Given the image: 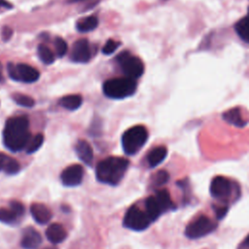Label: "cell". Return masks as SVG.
<instances>
[{
    "label": "cell",
    "mask_w": 249,
    "mask_h": 249,
    "mask_svg": "<svg viewBox=\"0 0 249 249\" xmlns=\"http://www.w3.org/2000/svg\"><path fill=\"white\" fill-rule=\"evenodd\" d=\"M30 141L29 121L25 116L12 117L7 120L3 129V143L12 152L27 147Z\"/></svg>",
    "instance_id": "cell-1"
},
{
    "label": "cell",
    "mask_w": 249,
    "mask_h": 249,
    "mask_svg": "<svg viewBox=\"0 0 249 249\" xmlns=\"http://www.w3.org/2000/svg\"><path fill=\"white\" fill-rule=\"evenodd\" d=\"M128 166V160L121 157H109L98 162L96 178L101 183L117 185L123 179Z\"/></svg>",
    "instance_id": "cell-2"
},
{
    "label": "cell",
    "mask_w": 249,
    "mask_h": 249,
    "mask_svg": "<svg viewBox=\"0 0 249 249\" xmlns=\"http://www.w3.org/2000/svg\"><path fill=\"white\" fill-rule=\"evenodd\" d=\"M104 94L113 99H123L132 95L136 90V82L133 79L114 78L103 84Z\"/></svg>",
    "instance_id": "cell-3"
},
{
    "label": "cell",
    "mask_w": 249,
    "mask_h": 249,
    "mask_svg": "<svg viewBox=\"0 0 249 249\" xmlns=\"http://www.w3.org/2000/svg\"><path fill=\"white\" fill-rule=\"evenodd\" d=\"M174 207L170 195L166 190H160L155 196H149L145 200V211L151 221H155L163 212Z\"/></svg>",
    "instance_id": "cell-4"
},
{
    "label": "cell",
    "mask_w": 249,
    "mask_h": 249,
    "mask_svg": "<svg viewBox=\"0 0 249 249\" xmlns=\"http://www.w3.org/2000/svg\"><path fill=\"white\" fill-rule=\"evenodd\" d=\"M148 131L143 125H135L128 128L122 136V146L126 155L136 154L146 143Z\"/></svg>",
    "instance_id": "cell-5"
},
{
    "label": "cell",
    "mask_w": 249,
    "mask_h": 249,
    "mask_svg": "<svg viewBox=\"0 0 249 249\" xmlns=\"http://www.w3.org/2000/svg\"><path fill=\"white\" fill-rule=\"evenodd\" d=\"M210 194L214 198L222 202H227L233 198L234 196H238L239 189L238 186L229 178L217 176L211 181Z\"/></svg>",
    "instance_id": "cell-6"
},
{
    "label": "cell",
    "mask_w": 249,
    "mask_h": 249,
    "mask_svg": "<svg viewBox=\"0 0 249 249\" xmlns=\"http://www.w3.org/2000/svg\"><path fill=\"white\" fill-rule=\"evenodd\" d=\"M117 61L120 63L124 74L127 78L135 80L141 77L144 72V64L142 60L126 51L121 53L117 56Z\"/></svg>",
    "instance_id": "cell-7"
},
{
    "label": "cell",
    "mask_w": 249,
    "mask_h": 249,
    "mask_svg": "<svg viewBox=\"0 0 249 249\" xmlns=\"http://www.w3.org/2000/svg\"><path fill=\"white\" fill-rule=\"evenodd\" d=\"M217 227V224L209 219L207 216H199L193 220L185 230V234L189 238L195 239L205 236L212 232Z\"/></svg>",
    "instance_id": "cell-8"
},
{
    "label": "cell",
    "mask_w": 249,
    "mask_h": 249,
    "mask_svg": "<svg viewBox=\"0 0 249 249\" xmlns=\"http://www.w3.org/2000/svg\"><path fill=\"white\" fill-rule=\"evenodd\" d=\"M7 70L10 78L15 81L34 83L40 77V73L36 68H33L32 66L25 63L14 64L9 62L7 65Z\"/></svg>",
    "instance_id": "cell-9"
},
{
    "label": "cell",
    "mask_w": 249,
    "mask_h": 249,
    "mask_svg": "<svg viewBox=\"0 0 249 249\" xmlns=\"http://www.w3.org/2000/svg\"><path fill=\"white\" fill-rule=\"evenodd\" d=\"M151 222L146 211L136 205L129 207L124 217V226L133 231H143L149 227Z\"/></svg>",
    "instance_id": "cell-10"
},
{
    "label": "cell",
    "mask_w": 249,
    "mask_h": 249,
    "mask_svg": "<svg viewBox=\"0 0 249 249\" xmlns=\"http://www.w3.org/2000/svg\"><path fill=\"white\" fill-rule=\"evenodd\" d=\"M84 176V169L80 164H72L66 167L60 175L61 182L64 186L75 187L81 184Z\"/></svg>",
    "instance_id": "cell-11"
},
{
    "label": "cell",
    "mask_w": 249,
    "mask_h": 249,
    "mask_svg": "<svg viewBox=\"0 0 249 249\" xmlns=\"http://www.w3.org/2000/svg\"><path fill=\"white\" fill-rule=\"evenodd\" d=\"M71 59L75 62L85 63L90 59V48L87 39H80L73 45Z\"/></svg>",
    "instance_id": "cell-12"
},
{
    "label": "cell",
    "mask_w": 249,
    "mask_h": 249,
    "mask_svg": "<svg viewBox=\"0 0 249 249\" xmlns=\"http://www.w3.org/2000/svg\"><path fill=\"white\" fill-rule=\"evenodd\" d=\"M42 241L41 234L33 228H27L23 231L21 237V246L24 249H35Z\"/></svg>",
    "instance_id": "cell-13"
},
{
    "label": "cell",
    "mask_w": 249,
    "mask_h": 249,
    "mask_svg": "<svg viewBox=\"0 0 249 249\" xmlns=\"http://www.w3.org/2000/svg\"><path fill=\"white\" fill-rule=\"evenodd\" d=\"M75 151L78 158L86 164L90 165L93 160V151L91 146L86 140H79L75 146Z\"/></svg>",
    "instance_id": "cell-14"
},
{
    "label": "cell",
    "mask_w": 249,
    "mask_h": 249,
    "mask_svg": "<svg viewBox=\"0 0 249 249\" xmlns=\"http://www.w3.org/2000/svg\"><path fill=\"white\" fill-rule=\"evenodd\" d=\"M30 213H31L33 219L38 224H47L52 218V213H51L50 209L42 203L31 204Z\"/></svg>",
    "instance_id": "cell-15"
},
{
    "label": "cell",
    "mask_w": 249,
    "mask_h": 249,
    "mask_svg": "<svg viewBox=\"0 0 249 249\" xmlns=\"http://www.w3.org/2000/svg\"><path fill=\"white\" fill-rule=\"evenodd\" d=\"M46 236L49 239V241L56 244L62 242L66 238L67 233L60 224L53 223L48 227L46 231Z\"/></svg>",
    "instance_id": "cell-16"
},
{
    "label": "cell",
    "mask_w": 249,
    "mask_h": 249,
    "mask_svg": "<svg viewBox=\"0 0 249 249\" xmlns=\"http://www.w3.org/2000/svg\"><path fill=\"white\" fill-rule=\"evenodd\" d=\"M223 119L227 123L232 124L234 126H237V127H243L247 124L246 121L243 119L239 108H237V107L231 108V109L226 111L223 114Z\"/></svg>",
    "instance_id": "cell-17"
},
{
    "label": "cell",
    "mask_w": 249,
    "mask_h": 249,
    "mask_svg": "<svg viewBox=\"0 0 249 249\" xmlns=\"http://www.w3.org/2000/svg\"><path fill=\"white\" fill-rule=\"evenodd\" d=\"M167 155V149L164 146H158L154 149H152L148 156L147 160L151 167H155L159 165L166 157Z\"/></svg>",
    "instance_id": "cell-18"
},
{
    "label": "cell",
    "mask_w": 249,
    "mask_h": 249,
    "mask_svg": "<svg viewBox=\"0 0 249 249\" xmlns=\"http://www.w3.org/2000/svg\"><path fill=\"white\" fill-rule=\"evenodd\" d=\"M19 170V163L6 154L0 153V171L8 174H15Z\"/></svg>",
    "instance_id": "cell-19"
},
{
    "label": "cell",
    "mask_w": 249,
    "mask_h": 249,
    "mask_svg": "<svg viewBox=\"0 0 249 249\" xmlns=\"http://www.w3.org/2000/svg\"><path fill=\"white\" fill-rule=\"evenodd\" d=\"M234 29L239 38L249 44V8L247 15L235 23Z\"/></svg>",
    "instance_id": "cell-20"
},
{
    "label": "cell",
    "mask_w": 249,
    "mask_h": 249,
    "mask_svg": "<svg viewBox=\"0 0 249 249\" xmlns=\"http://www.w3.org/2000/svg\"><path fill=\"white\" fill-rule=\"evenodd\" d=\"M97 25H98V18L94 16H89V17L80 18L76 22V28L80 32H89L95 29Z\"/></svg>",
    "instance_id": "cell-21"
},
{
    "label": "cell",
    "mask_w": 249,
    "mask_h": 249,
    "mask_svg": "<svg viewBox=\"0 0 249 249\" xmlns=\"http://www.w3.org/2000/svg\"><path fill=\"white\" fill-rule=\"evenodd\" d=\"M82 102H83V99L78 94L65 95L59 101L60 105L63 108L70 110V111H74V110H77L78 108H80V106L82 105Z\"/></svg>",
    "instance_id": "cell-22"
},
{
    "label": "cell",
    "mask_w": 249,
    "mask_h": 249,
    "mask_svg": "<svg viewBox=\"0 0 249 249\" xmlns=\"http://www.w3.org/2000/svg\"><path fill=\"white\" fill-rule=\"evenodd\" d=\"M37 53L42 62L45 64H51L54 61V54L49 47L44 44H40L37 49Z\"/></svg>",
    "instance_id": "cell-23"
},
{
    "label": "cell",
    "mask_w": 249,
    "mask_h": 249,
    "mask_svg": "<svg viewBox=\"0 0 249 249\" xmlns=\"http://www.w3.org/2000/svg\"><path fill=\"white\" fill-rule=\"evenodd\" d=\"M44 142V135L43 134H37L35 135L28 143L27 147H26V153L28 154H32L35 153L36 151L39 150V148L42 146Z\"/></svg>",
    "instance_id": "cell-24"
},
{
    "label": "cell",
    "mask_w": 249,
    "mask_h": 249,
    "mask_svg": "<svg viewBox=\"0 0 249 249\" xmlns=\"http://www.w3.org/2000/svg\"><path fill=\"white\" fill-rule=\"evenodd\" d=\"M13 99L15 100V102L20 106L23 107H32L34 105V99L31 98L28 95L25 94H21V93H16L13 95Z\"/></svg>",
    "instance_id": "cell-25"
},
{
    "label": "cell",
    "mask_w": 249,
    "mask_h": 249,
    "mask_svg": "<svg viewBox=\"0 0 249 249\" xmlns=\"http://www.w3.org/2000/svg\"><path fill=\"white\" fill-rule=\"evenodd\" d=\"M18 215L10 208H0V222L6 223V224H11L16 221Z\"/></svg>",
    "instance_id": "cell-26"
},
{
    "label": "cell",
    "mask_w": 249,
    "mask_h": 249,
    "mask_svg": "<svg viewBox=\"0 0 249 249\" xmlns=\"http://www.w3.org/2000/svg\"><path fill=\"white\" fill-rule=\"evenodd\" d=\"M54 47H55L56 54L59 57H62L67 52V44L61 37L54 38Z\"/></svg>",
    "instance_id": "cell-27"
},
{
    "label": "cell",
    "mask_w": 249,
    "mask_h": 249,
    "mask_svg": "<svg viewBox=\"0 0 249 249\" xmlns=\"http://www.w3.org/2000/svg\"><path fill=\"white\" fill-rule=\"evenodd\" d=\"M120 45H121L120 42H117V41H115L113 39H110V40H108L106 42V44L102 48V53L104 54H107V55L112 54L120 47Z\"/></svg>",
    "instance_id": "cell-28"
},
{
    "label": "cell",
    "mask_w": 249,
    "mask_h": 249,
    "mask_svg": "<svg viewBox=\"0 0 249 249\" xmlns=\"http://www.w3.org/2000/svg\"><path fill=\"white\" fill-rule=\"evenodd\" d=\"M169 175L165 170H160L154 177V183L156 186H161L168 181Z\"/></svg>",
    "instance_id": "cell-29"
},
{
    "label": "cell",
    "mask_w": 249,
    "mask_h": 249,
    "mask_svg": "<svg viewBox=\"0 0 249 249\" xmlns=\"http://www.w3.org/2000/svg\"><path fill=\"white\" fill-rule=\"evenodd\" d=\"M11 209L18 215V216H21L24 213V207L20 202L18 201H13L10 204Z\"/></svg>",
    "instance_id": "cell-30"
},
{
    "label": "cell",
    "mask_w": 249,
    "mask_h": 249,
    "mask_svg": "<svg viewBox=\"0 0 249 249\" xmlns=\"http://www.w3.org/2000/svg\"><path fill=\"white\" fill-rule=\"evenodd\" d=\"M227 210H228V207H227V206H218V207H215V213H216L217 218L222 219V218L226 215Z\"/></svg>",
    "instance_id": "cell-31"
},
{
    "label": "cell",
    "mask_w": 249,
    "mask_h": 249,
    "mask_svg": "<svg viewBox=\"0 0 249 249\" xmlns=\"http://www.w3.org/2000/svg\"><path fill=\"white\" fill-rule=\"evenodd\" d=\"M12 34H13V30H12L10 27L6 26V27H4L3 30H2V39H3L4 41H8V40L11 38Z\"/></svg>",
    "instance_id": "cell-32"
},
{
    "label": "cell",
    "mask_w": 249,
    "mask_h": 249,
    "mask_svg": "<svg viewBox=\"0 0 249 249\" xmlns=\"http://www.w3.org/2000/svg\"><path fill=\"white\" fill-rule=\"evenodd\" d=\"M237 249H249V234L240 242Z\"/></svg>",
    "instance_id": "cell-33"
},
{
    "label": "cell",
    "mask_w": 249,
    "mask_h": 249,
    "mask_svg": "<svg viewBox=\"0 0 249 249\" xmlns=\"http://www.w3.org/2000/svg\"><path fill=\"white\" fill-rule=\"evenodd\" d=\"M0 7L2 8H7V9H11L12 8V5L7 2L6 0H0Z\"/></svg>",
    "instance_id": "cell-34"
},
{
    "label": "cell",
    "mask_w": 249,
    "mask_h": 249,
    "mask_svg": "<svg viewBox=\"0 0 249 249\" xmlns=\"http://www.w3.org/2000/svg\"><path fill=\"white\" fill-rule=\"evenodd\" d=\"M3 80H4V76H3V65H2V63L0 62V83L3 82Z\"/></svg>",
    "instance_id": "cell-35"
},
{
    "label": "cell",
    "mask_w": 249,
    "mask_h": 249,
    "mask_svg": "<svg viewBox=\"0 0 249 249\" xmlns=\"http://www.w3.org/2000/svg\"><path fill=\"white\" fill-rule=\"evenodd\" d=\"M78 1H84V0H70V2H78Z\"/></svg>",
    "instance_id": "cell-36"
},
{
    "label": "cell",
    "mask_w": 249,
    "mask_h": 249,
    "mask_svg": "<svg viewBox=\"0 0 249 249\" xmlns=\"http://www.w3.org/2000/svg\"><path fill=\"white\" fill-rule=\"evenodd\" d=\"M46 249H55V248H46Z\"/></svg>",
    "instance_id": "cell-37"
}]
</instances>
